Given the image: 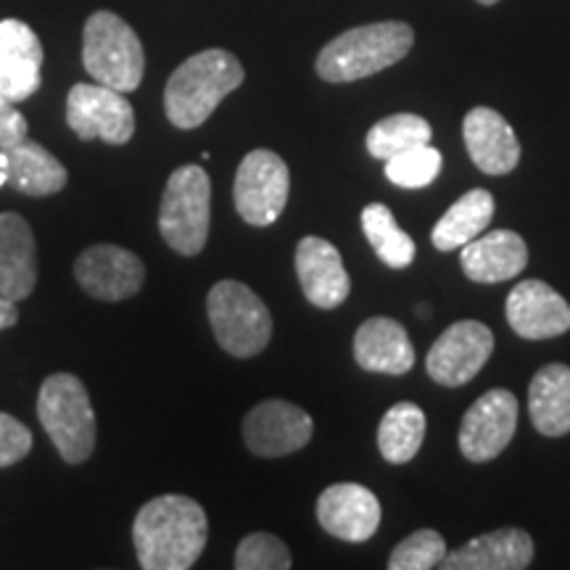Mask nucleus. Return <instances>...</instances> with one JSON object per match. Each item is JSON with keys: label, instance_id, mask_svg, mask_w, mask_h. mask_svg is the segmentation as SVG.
<instances>
[{"label": "nucleus", "instance_id": "2", "mask_svg": "<svg viewBox=\"0 0 570 570\" xmlns=\"http://www.w3.org/2000/svg\"><path fill=\"white\" fill-rule=\"evenodd\" d=\"M246 71L230 51L209 48L173 71L164 88V111L177 130H196L214 109L244 85Z\"/></svg>", "mask_w": 570, "mask_h": 570}, {"label": "nucleus", "instance_id": "11", "mask_svg": "<svg viewBox=\"0 0 570 570\" xmlns=\"http://www.w3.org/2000/svg\"><path fill=\"white\" fill-rule=\"evenodd\" d=\"M518 399L508 389H491L470 404L460 425V452L470 462L499 458L515 436Z\"/></svg>", "mask_w": 570, "mask_h": 570}, {"label": "nucleus", "instance_id": "21", "mask_svg": "<svg viewBox=\"0 0 570 570\" xmlns=\"http://www.w3.org/2000/svg\"><path fill=\"white\" fill-rule=\"evenodd\" d=\"M0 169L6 180L19 194L42 198L56 196L67 188V169L56 156L30 138L0 148Z\"/></svg>", "mask_w": 570, "mask_h": 570}, {"label": "nucleus", "instance_id": "31", "mask_svg": "<svg viewBox=\"0 0 570 570\" xmlns=\"http://www.w3.org/2000/svg\"><path fill=\"white\" fill-rule=\"evenodd\" d=\"M238 570H288L291 552L273 533H252L235 550Z\"/></svg>", "mask_w": 570, "mask_h": 570}, {"label": "nucleus", "instance_id": "18", "mask_svg": "<svg viewBox=\"0 0 570 570\" xmlns=\"http://www.w3.org/2000/svg\"><path fill=\"white\" fill-rule=\"evenodd\" d=\"M462 138L475 167L483 175H510L520 161V142L508 119L487 106H475L462 122Z\"/></svg>", "mask_w": 570, "mask_h": 570}, {"label": "nucleus", "instance_id": "5", "mask_svg": "<svg viewBox=\"0 0 570 570\" xmlns=\"http://www.w3.org/2000/svg\"><path fill=\"white\" fill-rule=\"evenodd\" d=\"M38 415L61 460L80 465L96 449V412L88 389L77 375L56 373L42 383Z\"/></svg>", "mask_w": 570, "mask_h": 570}, {"label": "nucleus", "instance_id": "12", "mask_svg": "<svg viewBox=\"0 0 570 570\" xmlns=\"http://www.w3.org/2000/svg\"><path fill=\"white\" fill-rule=\"evenodd\" d=\"M315 423L296 404L267 399L244 420V441L256 458H285L312 441Z\"/></svg>", "mask_w": 570, "mask_h": 570}, {"label": "nucleus", "instance_id": "26", "mask_svg": "<svg viewBox=\"0 0 570 570\" xmlns=\"http://www.w3.org/2000/svg\"><path fill=\"white\" fill-rule=\"evenodd\" d=\"M425 439V412L415 402H399L377 425V449L391 465H404L420 452Z\"/></svg>", "mask_w": 570, "mask_h": 570}, {"label": "nucleus", "instance_id": "3", "mask_svg": "<svg viewBox=\"0 0 570 570\" xmlns=\"http://www.w3.org/2000/svg\"><path fill=\"white\" fill-rule=\"evenodd\" d=\"M415 32L404 21H375L341 32L317 56V75L325 82H354L394 67L412 51Z\"/></svg>", "mask_w": 570, "mask_h": 570}, {"label": "nucleus", "instance_id": "24", "mask_svg": "<svg viewBox=\"0 0 570 570\" xmlns=\"http://www.w3.org/2000/svg\"><path fill=\"white\" fill-rule=\"evenodd\" d=\"M531 423L541 436L570 433V367L552 362L533 375L529 386Z\"/></svg>", "mask_w": 570, "mask_h": 570}, {"label": "nucleus", "instance_id": "30", "mask_svg": "<svg viewBox=\"0 0 570 570\" xmlns=\"http://www.w3.org/2000/svg\"><path fill=\"white\" fill-rule=\"evenodd\" d=\"M446 558V541L439 531L420 529L394 547L389 558L391 570H431Z\"/></svg>", "mask_w": 570, "mask_h": 570}, {"label": "nucleus", "instance_id": "1", "mask_svg": "<svg viewBox=\"0 0 570 570\" xmlns=\"http://www.w3.org/2000/svg\"><path fill=\"white\" fill-rule=\"evenodd\" d=\"M209 539V520L196 499L164 494L146 502L132 523L140 568L188 570L202 558Z\"/></svg>", "mask_w": 570, "mask_h": 570}, {"label": "nucleus", "instance_id": "9", "mask_svg": "<svg viewBox=\"0 0 570 570\" xmlns=\"http://www.w3.org/2000/svg\"><path fill=\"white\" fill-rule=\"evenodd\" d=\"M67 125L80 140L125 146L135 135V111L125 92L101 82H80L67 96Z\"/></svg>", "mask_w": 570, "mask_h": 570}, {"label": "nucleus", "instance_id": "17", "mask_svg": "<svg viewBox=\"0 0 570 570\" xmlns=\"http://www.w3.org/2000/svg\"><path fill=\"white\" fill-rule=\"evenodd\" d=\"M296 275L302 283L306 302L320 309H336L352 294V277H348L341 252L331 240L306 235L296 246Z\"/></svg>", "mask_w": 570, "mask_h": 570}, {"label": "nucleus", "instance_id": "25", "mask_svg": "<svg viewBox=\"0 0 570 570\" xmlns=\"http://www.w3.org/2000/svg\"><path fill=\"white\" fill-rule=\"evenodd\" d=\"M494 217V196L487 188H473L465 196H460L444 217L433 225L431 240L439 252H454L487 233V227Z\"/></svg>", "mask_w": 570, "mask_h": 570}, {"label": "nucleus", "instance_id": "14", "mask_svg": "<svg viewBox=\"0 0 570 570\" xmlns=\"http://www.w3.org/2000/svg\"><path fill=\"white\" fill-rule=\"evenodd\" d=\"M504 317L525 341L558 338L570 331V304L544 281H523L510 291Z\"/></svg>", "mask_w": 570, "mask_h": 570}, {"label": "nucleus", "instance_id": "20", "mask_svg": "<svg viewBox=\"0 0 570 570\" xmlns=\"http://www.w3.org/2000/svg\"><path fill=\"white\" fill-rule=\"evenodd\" d=\"M354 360L367 373L407 375L415 365V346L402 323L370 317L354 333Z\"/></svg>", "mask_w": 570, "mask_h": 570}, {"label": "nucleus", "instance_id": "13", "mask_svg": "<svg viewBox=\"0 0 570 570\" xmlns=\"http://www.w3.org/2000/svg\"><path fill=\"white\" fill-rule=\"evenodd\" d=\"M75 277L85 294L98 302H125L146 283V265L127 248L98 244L77 256Z\"/></svg>", "mask_w": 570, "mask_h": 570}, {"label": "nucleus", "instance_id": "29", "mask_svg": "<svg viewBox=\"0 0 570 570\" xmlns=\"http://www.w3.org/2000/svg\"><path fill=\"white\" fill-rule=\"evenodd\" d=\"M441 164H444L441 151L428 142V146H417L412 151H404L394 156V159H389L386 177L394 185H399V188H425V185H431L439 177Z\"/></svg>", "mask_w": 570, "mask_h": 570}, {"label": "nucleus", "instance_id": "19", "mask_svg": "<svg viewBox=\"0 0 570 570\" xmlns=\"http://www.w3.org/2000/svg\"><path fill=\"white\" fill-rule=\"evenodd\" d=\"M460 265L473 283H504L529 265V246L515 230H489L462 246Z\"/></svg>", "mask_w": 570, "mask_h": 570}, {"label": "nucleus", "instance_id": "22", "mask_svg": "<svg viewBox=\"0 0 570 570\" xmlns=\"http://www.w3.org/2000/svg\"><path fill=\"white\" fill-rule=\"evenodd\" d=\"M533 562V539L520 529H499L446 552V570H523Z\"/></svg>", "mask_w": 570, "mask_h": 570}, {"label": "nucleus", "instance_id": "8", "mask_svg": "<svg viewBox=\"0 0 570 570\" xmlns=\"http://www.w3.org/2000/svg\"><path fill=\"white\" fill-rule=\"evenodd\" d=\"M291 194V173L275 151L256 148L246 154L235 173L233 202L240 219L254 227H267L277 223Z\"/></svg>", "mask_w": 570, "mask_h": 570}, {"label": "nucleus", "instance_id": "27", "mask_svg": "<svg viewBox=\"0 0 570 570\" xmlns=\"http://www.w3.org/2000/svg\"><path fill=\"white\" fill-rule=\"evenodd\" d=\"M362 233H365L367 244L373 246V252L377 254V259L383 265L394 267V269H404L415 262L417 246L415 240L410 238L402 227L396 225V217L391 214L386 204H370L362 209Z\"/></svg>", "mask_w": 570, "mask_h": 570}, {"label": "nucleus", "instance_id": "34", "mask_svg": "<svg viewBox=\"0 0 570 570\" xmlns=\"http://www.w3.org/2000/svg\"><path fill=\"white\" fill-rule=\"evenodd\" d=\"M17 320H19L17 302H11V298L0 296V331H3V327L17 325Z\"/></svg>", "mask_w": 570, "mask_h": 570}, {"label": "nucleus", "instance_id": "33", "mask_svg": "<svg viewBox=\"0 0 570 570\" xmlns=\"http://www.w3.org/2000/svg\"><path fill=\"white\" fill-rule=\"evenodd\" d=\"M27 138V119L21 117L17 104L0 98V148H9L13 142Z\"/></svg>", "mask_w": 570, "mask_h": 570}, {"label": "nucleus", "instance_id": "10", "mask_svg": "<svg viewBox=\"0 0 570 570\" xmlns=\"http://www.w3.org/2000/svg\"><path fill=\"white\" fill-rule=\"evenodd\" d=\"M494 352V333L479 320L449 325L428 352V375L444 389H460L481 373Z\"/></svg>", "mask_w": 570, "mask_h": 570}, {"label": "nucleus", "instance_id": "15", "mask_svg": "<svg viewBox=\"0 0 570 570\" xmlns=\"http://www.w3.org/2000/svg\"><path fill=\"white\" fill-rule=\"evenodd\" d=\"M42 85V46L27 21H0V98L21 104Z\"/></svg>", "mask_w": 570, "mask_h": 570}, {"label": "nucleus", "instance_id": "35", "mask_svg": "<svg viewBox=\"0 0 570 570\" xmlns=\"http://www.w3.org/2000/svg\"><path fill=\"white\" fill-rule=\"evenodd\" d=\"M481 6H494V3H499V0H479Z\"/></svg>", "mask_w": 570, "mask_h": 570}, {"label": "nucleus", "instance_id": "16", "mask_svg": "<svg viewBox=\"0 0 570 570\" xmlns=\"http://www.w3.org/2000/svg\"><path fill=\"white\" fill-rule=\"evenodd\" d=\"M381 502L362 483H336L327 487L317 499V520L320 525L341 541H362L373 539L381 529Z\"/></svg>", "mask_w": 570, "mask_h": 570}, {"label": "nucleus", "instance_id": "6", "mask_svg": "<svg viewBox=\"0 0 570 570\" xmlns=\"http://www.w3.org/2000/svg\"><path fill=\"white\" fill-rule=\"evenodd\" d=\"M212 223V180L204 167L185 164L167 180L159 209L164 244L183 256L204 252Z\"/></svg>", "mask_w": 570, "mask_h": 570}, {"label": "nucleus", "instance_id": "23", "mask_svg": "<svg viewBox=\"0 0 570 570\" xmlns=\"http://www.w3.org/2000/svg\"><path fill=\"white\" fill-rule=\"evenodd\" d=\"M38 283V246L32 227L13 212L0 214V296L21 302Z\"/></svg>", "mask_w": 570, "mask_h": 570}, {"label": "nucleus", "instance_id": "32", "mask_svg": "<svg viewBox=\"0 0 570 570\" xmlns=\"http://www.w3.org/2000/svg\"><path fill=\"white\" fill-rule=\"evenodd\" d=\"M32 433L17 417L0 412V468L17 465L30 454Z\"/></svg>", "mask_w": 570, "mask_h": 570}, {"label": "nucleus", "instance_id": "4", "mask_svg": "<svg viewBox=\"0 0 570 570\" xmlns=\"http://www.w3.org/2000/svg\"><path fill=\"white\" fill-rule=\"evenodd\" d=\"M82 63L96 82L119 92H132L140 88L146 75V51L122 17L96 11L85 21Z\"/></svg>", "mask_w": 570, "mask_h": 570}, {"label": "nucleus", "instance_id": "7", "mask_svg": "<svg viewBox=\"0 0 570 570\" xmlns=\"http://www.w3.org/2000/svg\"><path fill=\"white\" fill-rule=\"evenodd\" d=\"M206 312L217 344L227 354L256 356L273 338V315L252 288L238 281H219L206 296Z\"/></svg>", "mask_w": 570, "mask_h": 570}, {"label": "nucleus", "instance_id": "28", "mask_svg": "<svg viewBox=\"0 0 570 570\" xmlns=\"http://www.w3.org/2000/svg\"><path fill=\"white\" fill-rule=\"evenodd\" d=\"M433 138L431 125L417 114H394V117L381 119L370 127L367 132V151L373 159H394V156L412 151L417 146H428Z\"/></svg>", "mask_w": 570, "mask_h": 570}]
</instances>
